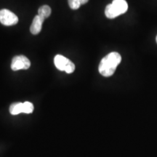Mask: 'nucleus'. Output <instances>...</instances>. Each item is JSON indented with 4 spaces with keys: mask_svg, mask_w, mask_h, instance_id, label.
Segmentation results:
<instances>
[{
    "mask_svg": "<svg viewBox=\"0 0 157 157\" xmlns=\"http://www.w3.org/2000/svg\"><path fill=\"white\" fill-rule=\"evenodd\" d=\"M121 61V57L118 52H112L108 54L102 59L100 63L99 68H98L100 74L105 77L112 76Z\"/></svg>",
    "mask_w": 157,
    "mask_h": 157,
    "instance_id": "nucleus-1",
    "label": "nucleus"
},
{
    "mask_svg": "<svg viewBox=\"0 0 157 157\" xmlns=\"http://www.w3.org/2000/svg\"><path fill=\"white\" fill-rule=\"evenodd\" d=\"M54 63L58 70L66 71L67 74H71L75 71V65L74 63L61 55H57L55 57Z\"/></svg>",
    "mask_w": 157,
    "mask_h": 157,
    "instance_id": "nucleus-2",
    "label": "nucleus"
},
{
    "mask_svg": "<svg viewBox=\"0 0 157 157\" xmlns=\"http://www.w3.org/2000/svg\"><path fill=\"white\" fill-rule=\"evenodd\" d=\"M18 17L15 13L9 10L2 9L0 10V23L6 26H10L17 24Z\"/></svg>",
    "mask_w": 157,
    "mask_h": 157,
    "instance_id": "nucleus-3",
    "label": "nucleus"
},
{
    "mask_svg": "<svg viewBox=\"0 0 157 157\" xmlns=\"http://www.w3.org/2000/svg\"><path fill=\"white\" fill-rule=\"evenodd\" d=\"M31 66V62L29 58L24 56H15L12 60L11 68L13 71H18L21 69H28Z\"/></svg>",
    "mask_w": 157,
    "mask_h": 157,
    "instance_id": "nucleus-4",
    "label": "nucleus"
},
{
    "mask_svg": "<svg viewBox=\"0 0 157 157\" xmlns=\"http://www.w3.org/2000/svg\"><path fill=\"white\" fill-rule=\"evenodd\" d=\"M43 22H44V20L41 18L39 15L35 16L30 27V31L31 34L34 35H36L38 34L39 33H40V31L42 30V28Z\"/></svg>",
    "mask_w": 157,
    "mask_h": 157,
    "instance_id": "nucleus-5",
    "label": "nucleus"
},
{
    "mask_svg": "<svg viewBox=\"0 0 157 157\" xmlns=\"http://www.w3.org/2000/svg\"><path fill=\"white\" fill-rule=\"evenodd\" d=\"M112 5L120 15L126 13L128 9V5L125 0H113Z\"/></svg>",
    "mask_w": 157,
    "mask_h": 157,
    "instance_id": "nucleus-6",
    "label": "nucleus"
},
{
    "mask_svg": "<svg viewBox=\"0 0 157 157\" xmlns=\"http://www.w3.org/2000/svg\"><path fill=\"white\" fill-rule=\"evenodd\" d=\"M105 16H106L108 18H110V19L115 18V17H117L119 16V15H120V14L119 13V12H118L117 10V9L114 7V6L112 5V3L109 4V5H108L106 6V7H105Z\"/></svg>",
    "mask_w": 157,
    "mask_h": 157,
    "instance_id": "nucleus-7",
    "label": "nucleus"
},
{
    "mask_svg": "<svg viewBox=\"0 0 157 157\" xmlns=\"http://www.w3.org/2000/svg\"><path fill=\"white\" fill-rule=\"evenodd\" d=\"M9 111L10 113L13 116L18 115L20 113H23V103L17 102V103H13L10 106Z\"/></svg>",
    "mask_w": 157,
    "mask_h": 157,
    "instance_id": "nucleus-8",
    "label": "nucleus"
},
{
    "mask_svg": "<svg viewBox=\"0 0 157 157\" xmlns=\"http://www.w3.org/2000/svg\"><path fill=\"white\" fill-rule=\"evenodd\" d=\"M51 13H52V10H51L50 7H49L48 5H43L38 10V15L44 21L50 17Z\"/></svg>",
    "mask_w": 157,
    "mask_h": 157,
    "instance_id": "nucleus-9",
    "label": "nucleus"
},
{
    "mask_svg": "<svg viewBox=\"0 0 157 157\" xmlns=\"http://www.w3.org/2000/svg\"><path fill=\"white\" fill-rule=\"evenodd\" d=\"M89 0H68V5L72 10H77L80 6L87 3Z\"/></svg>",
    "mask_w": 157,
    "mask_h": 157,
    "instance_id": "nucleus-10",
    "label": "nucleus"
},
{
    "mask_svg": "<svg viewBox=\"0 0 157 157\" xmlns=\"http://www.w3.org/2000/svg\"><path fill=\"white\" fill-rule=\"evenodd\" d=\"M34 109V106L33 105V103H31V102L25 101L23 103V113H33Z\"/></svg>",
    "mask_w": 157,
    "mask_h": 157,
    "instance_id": "nucleus-11",
    "label": "nucleus"
},
{
    "mask_svg": "<svg viewBox=\"0 0 157 157\" xmlns=\"http://www.w3.org/2000/svg\"><path fill=\"white\" fill-rule=\"evenodd\" d=\"M156 42H157V36H156Z\"/></svg>",
    "mask_w": 157,
    "mask_h": 157,
    "instance_id": "nucleus-12",
    "label": "nucleus"
}]
</instances>
